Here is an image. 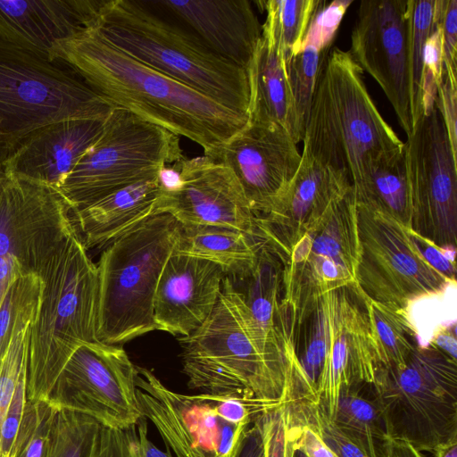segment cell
<instances>
[{"label": "cell", "instance_id": "cell-1", "mask_svg": "<svg viewBox=\"0 0 457 457\" xmlns=\"http://www.w3.org/2000/svg\"><path fill=\"white\" fill-rule=\"evenodd\" d=\"M52 61L82 78L116 107L184 137L204 154L248 121L195 89L148 67L104 40L94 27L57 44Z\"/></svg>", "mask_w": 457, "mask_h": 457}, {"label": "cell", "instance_id": "cell-2", "mask_svg": "<svg viewBox=\"0 0 457 457\" xmlns=\"http://www.w3.org/2000/svg\"><path fill=\"white\" fill-rule=\"evenodd\" d=\"M283 333L281 346L266 344L240 293L225 277L209 318L191 335L180 337L182 372L189 388L271 403L290 400L296 356L294 335Z\"/></svg>", "mask_w": 457, "mask_h": 457}, {"label": "cell", "instance_id": "cell-3", "mask_svg": "<svg viewBox=\"0 0 457 457\" xmlns=\"http://www.w3.org/2000/svg\"><path fill=\"white\" fill-rule=\"evenodd\" d=\"M303 143V154L348 180L353 192L375 164L403 150L347 51L336 46L322 59Z\"/></svg>", "mask_w": 457, "mask_h": 457}, {"label": "cell", "instance_id": "cell-4", "mask_svg": "<svg viewBox=\"0 0 457 457\" xmlns=\"http://www.w3.org/2000/svg\"><path fill=\"white\" fill-rule=\"evenodd\" d=\"M94 28L135 60L248 116L247 71L209 49L154 0H106Z\"/></svg>", "mask_w": 457, "mask_h": 457}, {"label": "cell", "instance_id": "cell-5", "mask_svg": "<svg viewBox=\"0 0 457 457\" xmlns=\"http://www.w3.org/2000/svg\"><path fill=\"white\" fill-rule=\"evenodd\" d=\"M39 278L40 300L29 340V402L47 401L72 353L82 345L97 341V268L75 232Z\"/></svg>", "mask_w": 457, "mask_h": 457}, {"label": "cell", "instance_id": "cell-6", "mask_svg": "<svg viewBox=\"0 0 457 457\" xmlns=\"http://www.w3.org/2000/svg\"><path fill=\"white\" fill-rule=\"evenodd\" d=\"M181 226L156 212L112 240L98 273L97 341L119 345L156 330L154 299L162 269L176 251Z\"/></svg>", "mask_w": 457, "mask_h": 457}, {"label": "cell", "instance_id": "cell-7", "mask_svg": "<svg viewBox=\"0 0 457 457\" xmlns=\"http://www.w3.org/2000/svg\"><path fill=\"white\" fill-rule=\"evenodd\" d=\"M114 108L65 64L0 38V170L34 130L63 120H104Z\"/></svg>", "mask_w": 457, "mask_h": 457}, {"label": "cell", "instance_id": "cell-8", "mask_svg": "<svg viewBox=\"0 0 457 457\" xmlns=\"http://www.w3.org/2000/svg\"><path fill=\"white\" fill-rule=\"evenodd\" d=\"M371 386L386 438L431 453L457 443V361L419 345L403 365L380 368Z\"/></svg>", "mask_w": 457, "mask_h": 457}, {"label": "cell", "instance_id": "cell-9", "mask_svg": "<svg viewBox=\"0 0 457 457\" xmlns=\"http://www.w3.org/2000/svg\"><path fill=\"white\" fill-rule=\"evenodd\" d=\"M142 416L151 420L177 457H237L246 431L262 411L279 403L199 393L164 386L153 371L136 366Z\"/></svg>", "mask_w": 457, "mask_h": 457}, {"label": "cell", "instance_id": "cell-10", "mask_svg": "<svg viewBox=\"0 0 457 457\" xmlns=\"http://www.w3.org/2000/svg\"><path fill=\"white\" fill-rule=\"evenodd\" d=\"M179 137L120 107L58 189L71 211L159 175L183 159Z\"/></svg>", "mask_w": 457, "mask_h": 457}, {"label": "cell", "instance_id": "cell-11", "mask_svg": "<svg viewBox=\"0 0 457 457\" xmlns=\"http://www.w3.org/2000/svg\"><path fill=\"white\" fill-rule=\"evenodd\" d=\"M70 212L56 188L0 171V303L12 281L40 277L75 232Z\"/></svg>", "mask_w": 457, "mask_h": 457}, {"label": "cell", "instance_id": "cell-12", "mask_svg": "<svg viewBox=\"0 0 457 457\" xmlns=\"http://www.w3.org/2000/svg\"><path fill=\"white\" fill-rule=\"evenodd\" d=\"M357 204L353 187L285 251L280 304L295 320L321 295L355 282L359 262Z\"/></svg>", "mask_w": 457, "mask_h": 457}, {"label": "cell", "instance_id": "cell-13", "mask_svg": "<svg viewBox=\"0 0 457 457\" xmlns=\"http://www.w3.org/2000/svg\"><path fill=\"white\" fill-rule=\"evenodd\" d=\"M356 204L360 254L355 289L376 302L403 310L416 301L443 294L452 283L425 260L408 228Z\"/></svg>", "mask_w": 457, "mask_h": 457}, {"label": "cell", "instance_id": "cell-14", "mask_svg": "<svg viewBox=\"0 0 457 457\" xmlns=\"http://www.w3.org/2000/svg\"><path fill=\"white\" fill-rule=\"evenodd\" d=\"M410 187V228L443 248H456L457 160L435 103L403 146Z\"/></svg>", "mask_w": 457, "mask_h": 457}, {"label": "cell", "instance_id": "cell-15", "mask_svg": "<svg viewBox=\"0 0 457 457\" xmlns=\"http://www.w3.org/2000/svg\"><path fill=\"white\" fill-rule=\"evenodd\" d=\"M136 375V366L121 346L87 343L70 357L47 401L59 410L88 415L103 427L124 428L143 417Z\"/></svg>", "mask_w": 457, "mask_h": 457}, {"label": "cell", "instance_id": "cell-16", "mask_svg": "<svg viewBox=\"0 0 457 457\" xmlns=\"http://www.w3.org/2000/svg\"><path fill=\"white\" fill-rule=\"evenodd\" d=\"M409 34V0H363L347 51L381 87L407 137L415 129Z\"/></svg>", "mask_w": 457, "mask_h": 457}, {"label": "cell", "instance_id": "cell-17", "mask_svg": "<svg viewBox=\"0 0 457 457\" xmlns=\"http://www.w3.org/2000/svg\"><path fill=\"white\" fill-rule=\"evenodd\" d=\"M297 144L280 126L248 120L204 155L235 175L255 215L269 213L292 183L301 162Z\"/></svg>", "mask_w": 457, "mask_h": 457}, {"label": "cell", "instance_id": "cell-18", "mask_svg": "<svg viewBox=\"0 0 457 457\" xmlns=\"http://www.w3.org/2000/svg\"><path fill=\"white\" fill-rule=\"evenodd\" d=\"M178 186L163 190L156 212H167L181 226H216L256 236L255 214L233 172L206 155L172 165Z\"/></svg>", "mask_w": 457, "mask_h": 457}, {"label": "cell", "instance_id": "cell-19", "mask_svg": "<svg viewBox=\"0 0 457 457\" xmlns=\"http://www.w3.org/2000/svg\"><path fill=\"white\" fill-rule=\"evenodd\" d=\"M328 330L316 395L333 420L342 387L372 385L380 368L364 306L353 286L322 295Z\"/></svg>", "mask_w": 457, "mask_h": 457}, {"label": "cell", "instance_id": "cell-20", "mask_svg": "<svg viewBox=\"0 0 457 457\" xmlns=\"http://www.w3.org/2000/svg\"><path fill=\"white\" fill-rule=\"evenodd\" d=\"M298 170L272 211L255 215L256 236L276 254L317 223L352 186L312 157L301 153Z\"/></svg>", "mask_w": 457, "mask_h": 457}, {"label": "cell", "instance_id": "cell-21", "mask_svg": "<svg viewBox=\"0 0 457 457\" xmlns=\"http://www.w3.org/2000/svg\"><path fill=\"white\" fill-rule=\"evenodd\" d=\"M226 277L217 264L173 253L156 287L154 319L156 330L180 337L195 331L209 318Z\"/></svg>", "mask_w": 457, "mask_h": 457}, {"label": "cell", "instance_id": "cell-22", "mask_svg": "<svg viewBox=\"0 0 457 457\" xmlns=\"http://www.w3.org/2000/svg\"><path fill=\"white\" fill-rule=\"evenodd\" d=\"M106 0H0V38L52 61L58 43L94 27Z\"/></svg>", "mask_w": 457, "mask_h": 457}, {"label": "cell", "instance_id": "cell-23", "mask_svg": "<svg viewBox=\"0 0 457 457\" xmlns=\"http://www.w3.org/2000/svg\"><path fill=\"white\" fill-rule=\"evenodd\" d=\"M209 49L247 71L262 26L248 0H154Z\"/></svg>", "mask_w": 457, "mask_h": 457}, {"label": "cell", "instance_id": "cell-24", "mask_svg": "<svg viewBox=\"0 0 457 457\" xmlns=\"http://www.w3.org/2000/svg\"><path fill=\"white\" fill-rule=\"evenodd\" d=\"M103 120H63L24 137L2 164L4 173L57 190L102 132Z\"/></svg>", "mask_w": 457, "mask_h": 457}, {"label": "cell", "instance_id": "cell-25", "mask_svg": "<svg viewBox=\"0 0 457 457\" xmlns=\"http://www.w3.org/2000/svg\"><path fill=\"white\" fill-rule=\"evenodd\" d=\"M162 188L159 175L112 192L70 212L72 228L87 250L112 240L156 213Z\"/></svg>", "mask_w": 457, "mask_h": 457}, {"label": "cell", "instance_id": "cell-26", "mask_svg": "<svg viewBox=\"0 0 457 457\" xmlns=\"http://www.w3.org/2000/svg\"><path fill=\"white\" fill-rule=\"evenodd\" d=\"M247 74L248 120L277 124L295 144L303 141L304 134L296 117L286 62L274 41L263 31Z\"/></svg>", "mask_w": 457, "mask_h": 457}, {"label": "cell", "instance_id": "cell-27", "mask_svg": "<svg viewBox=\"0 0 457 457\" xmlns=\"http://www.w3.org/2000/svg\"><path fill=\"white\" fill-rule=\"evenodd\" d=\"M262 245L256 236L234 228L181 226L175 253L212 262L222 269L226 277L236 281L253 270Z\"/></svg>", "mask_w": 457, "mask_h": 457}, {"label": "cell", "instance_id": "cell-28", "mask_svg": "<svg viewBox=\"0 0 457 457\" xmlns=\"http://www.w3.org/2000/svg\"><path fill=\"white\" fill-rule=\"evenodd\" d=\"M282 280V263L264 242L253 270L242 279H230L240 293L259 336L272 346L282 345V334L277 324Z\"/></svg>", "mask_w": 457, "mask_h": 457}, {"label": "cell", "instance_id": "cell-29", "mask_svg": "<svg viewBox=\"0 0 457 457\" xmlns=\"http://www.w3.org/2000/svg\"><path fill=\"white\" fill-rule=\"evenodd\" d=\"M353 194L358 204L385 213L410 228L411 204L404 151L375 164Z\"/></svg>", "mask_w": 457, "mask_h": 457}, {"label": "cell", "instance_id": "cell-30", "mask_svg": "<svg viewBox=\"0 0 457 457\" xmlns=\"http://www.w3.org/2000/svg\"><path fill=\"white\" fill-rule=\"evenodd\" d=\"M332 420L369 457H380L386 435L371 385L342 387Z\"/></svg>", "mask_w": 457, "mask_h": 457}, {"label": "cell", "instance_id": "cell-31", "mask_svg": "<svg viewBox=\"0 0 457 457\" xmlns=\"http://www.w3.org/2000/svg\"><path fill=\"white\" fill-rule=\"evenodd\" d=\"M355 292L364 306L380 368L403 365L420 345L407 310L376 302L357 289Z\"/></svg>", "mask_w": 457, "mask_h": 457}, {"label": "cell", "instance_id": "cell-32", "mask_svg": "<svg viewBox=\"0 0 457 457\" xmlns=\"http://www.w3.org/2000/svg\"><path fill=\"white\" fill-rule=\"evenodd\" d=\"M317 0L258 1L266 12L262 31L279 49L286 65L302 47Z\"/></svg>", "mask_w": 457, "mask_h": 457}, {"label": "cell", "instance_id": "cell-33", "mask_svg": "<svg viewBox=\"0 0 457 457\" xmlns=\"http://www.w3.org/2000/svg\"><path fill=\"white\" fill-rule=\"evenodd\" d=\"M100 426L88 415L59 410L50 432L46 457H92Z\"/></svg>", "mask_w": 457, "mask_h": 457}, {"label": "cell", "instance_id": "cell-34", "mask_svg": "<svg viewBox=\"0 0 457 457\" xmlns=\"http://www.w3.org/2000/svg\"><path fill=\"white\" fill-rule=\"evenodd\" d=\"M436 0H409L410 60L411 96L415 128L424 116V46L435 28Z\"/></svg>", "mask_w": 457, "mask_h": 457}, {"label": "cell", "instance_id": "cell-35", "mask_svg": "<svg viewBox=\"0 0 457 457\" xmlns=\"http://www.w3.org/2000/svg\"><path fill=\"white\" fill-rule=\"evenodd\" d=\"M38 303L21 314L8 348L0 361V433L17 385L27 374L30 324Z\"/></svg>", "mask_w": 457, "mask_h": 457}, {"label": "cell", "instance_id": "cell-36", "mask_svg": "<svg viewBox=\"0 0 457 457\" xmlns=\"http://www.w3.org/2000/svg\"><path fill=\"white\" fill-rule=\"evenodd\" d=\"M287 405L292 420L310 427L338 457H369L335 425L318 399L297 395Z\"/></svg>", "mask_w": 457, "mask_h": 457}, {"label": "cell", "instance_id": "cell-37", "mask_svg": "<svg viewBox=\"0 0 457 457\" xmlns=\"http://www.w3.org/2000/svg\"><path fill=\"white\" fill-rule=\"evenodd\" d=\"M147 421L124 428L100 426L92 457H172L170 449L162 451L148 438Z\"/></svg>", "mask_w": 457, "mask_h": 457}, {"label": "cell", "instance_id": "cell-38", "mask_svg": "<svg viewBox=\"0 0 457 457\" xmlns=\"http://www.w3.org/2000/svg\"><path fill=\"white\" fill-rule=\"evenodd\" d=\"M59 409L49 401L29 402L8 457H46L52 426Z\"/></svg>", "mask_w": 457, "mask_h": 457}, {"label": "cell", "instance_id": "cell-39", "mask_svg": "<svg viewBox=\"0 0 457 457\" xmlns=\"http://www.w3.org/2000/svg\"><path fill=\"white\" fill-rule=\"evenodd\" d=\"M327 54L320 53L312 46L305 45L292 56L287 65L296 117L303 134L320 63Z\"/></svg>", "mask_w": 457, "mask_h": 457}, {"label": "cell", "instance_id": "cell-40", "mask_svg": "<svg viewBox=\"0 0 457 457\" xmlns=\"http://www.w3.org/2000/svg\"><path fill=\"white\" fill-rule=\"evenodd\" d=\"M41 285L39 277L29 275L17 278L8 287L0 303V361L21 314L39 302Z\"/></svg>", "mask_w": 457, "mask_h": 457}, {"label": "cell", "instance_id": "cell-41", "mask_svg": "<svg viewBox=\"0 0 457 457\" xmlns=\"http://www.w3.org/2000/svg\"><path fill=\"white\" fill-rule=\"evenodd\" d=\"M264 445V457H294L298 429L291 421L287 402L266 409L255 417Z\"/></svg>", "mask_w": 457, "mask_h": 457}, {"label": "cell", "instance_id": "cell-42", "mask_svg": "<svg viewBox=\"0 0 457 457\" xmlns=\"http://www.w3.org/2000/svg\"><path fill=\"white\" fill-rule=\"evenodd\" d=\"M352 4V0H335L330 3L317 0L302 47L310 45L320 53L327 54L341 21Z\"/></svg>", "mask_w": 457, "mask_h": 457}, {"label": "cell", "instance_id": "cell-43", "mask_svg": "<svg viewBox=\"0 0 457 457\" xmlns=\"http://www.w3.org/2000/svg\"><path fill=\"white\" fill-rule=\"evenodd\" d=\"M27 374L19 381L0 433V457H8L19 431L27 403Z\"/></svg>", "mask_w": 457, "mask_h": 457}, {"label": "cell", "instance_id": "cell-44", "mask_svg": "<svg viewBox=\"0 0 457 457\" xmlns=\"http://www.w3.org/2000/svg\"><path fill=\"white\" fill-rule=\"evenodd\" d=\"M408 232L425 260L450 283L454 284L456 280L455 248L439 247L409 228Z\"/></svg>", "mask_w": 457, "mask_h": 457}, {"label": "cell", "instance_id": "cell-45", "mask_svg": "<svg viewBox=\"0 0 457 457\" xmlns=\"http://www.w3.org/2000/svg\"><path fill=\"white\" fill-rule=\"evenodd\" d=\"M443 73L457 86V0H448L442 23Z\"/></svg>", "mask_w": 457, "mask_h": 457}, {"label": "cell", "instance_id": "cell-46", "mask_svg": "<svg viewBox=\"0 0 457 457\" xmlns=\"http://www.w3.org/2000/svg\"><path fill=\"white\" fill-rule=\"evenodd\" d=\"M436 104L443 116L453 156L457 157V86L443 73Z\"/></svg>", "mask_w": 457, "mask_h": 457}, {"label": "cell", "instance_id": "cell-47", "mask_svg": "<svg viewBox=\"0 0 457 457\" xmlns=\"http://www.w3.org/2000/svg\"><path fill=\"white\" fill-rule=\"evenodd\" d=\"M291 421L298 429L296 447L307 457H338L310 427Z\"/></svg>", "mask_w": 457, "mask_h": 457}, {"label": "cell", "instance_id": "cell-48", "mask_svg": "<svg viewBox=\"0 0 457 457\" xmlns=\"http://www.w3.org/2000/svg\"><path fill=\"white\" fill-rule=\"evenodd\" d=\"M438 351L457 361V338L455 325L440 326L434 332L429 343Z\"/></svg>", "mask_w": 457, "mask_h": 457}, {"label": "cell", "instance_id": "cell-49", "mask_svg": "<svg viewBox=\"0 0 457 457\" xmlns=\"http://www.w3.org/2000/svg\"><path fill=\"white\" fill-rule=\"evenodd\" d=\"M237 457H264L262 431L255 418L246 431Z\"/></svg>", "mask_w": 457, "mask_h": 457}, {"label": "cell", "instance_id": "cell-50", "mask_svg": "<svg viewBox=\"0 0 457 457\" xmlns=\"http://www.w3.org/2000/svg\"><path fill=\"white\" fill-rule=\"evenodd\" d=\"M380 457H427L410 444L386 438L382 444Z\"/></svg>", "mask_w": 457, "mask_h": 457}, {"label": "cell", "instance_id": "cell-51", "mask_svg": "<svg viewBox=\"0 0 457 457\" xmlns=\"http://www.w3.org/2000/svg\"><path fill=\"white\" fill-rule=\"evenodd\" d=\"M434 457H457V443L438 448L433 453Z\"/></svg>", "mask_w": 457, "mask_h": 457}, {"label": "cell", "instance_id": "cell-52", "mask_svg": "<svg viewBox=\"0 0 457 457\" xmlns=\"http://www.w3.org/2000/svg\"><path fill=\"white\" fill-rule=\"evenodd\" d=\"M294 457H307L301 450L296 447Z\"/></svg>", "mask_w": 457, "mask_h": 457}, {"label": "cell", "instance_id": "cell-53", "mask_svg": "<svg viewBox=\"0 0 457 457\" xmlns=\"http://www.w3.org/2000/svg\"><path fill=\"white\" fill-rule=\"evenodd\" d=\"M1 170H0V171H1Z\"/></svg>", "mask_w": 457, "mask_h": 457}]
</instances>
